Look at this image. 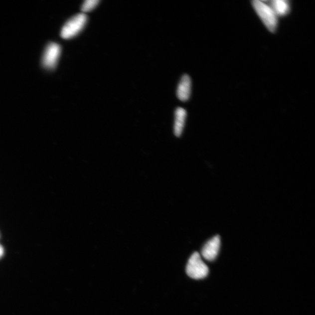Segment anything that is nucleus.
<instances>
[{"label": "nucleus", "instance_id": "obj_3", "mask_svg": "<svg viewBox=\"0 0 315 315\" xmlns=\"http://www.w3.org/2000/svg\"><path fill=\"white\" fill-rule=\"evenodd\" d=\"M187 275L190 278L198 280L206 277L209 273V269L203 260L200 255L195 252L191 256L186 266Z\"/></svg>", "mask_w": 315, "mask_h": 315}, {"label": "nucleus", "instance_id": "obj_1", "mask_svg": "<svg viewBox=\"0 0 315 315\" xmlns=\"http://www.w3.org/2000/svg\"><path fill=\"white\" fill-rule=\"evenodd\" d=\"M252 5L256 12L270 32L275 33L278 25V19L275 12L265 1L255 0Z\"/></svg>", "mask_w": 315, "mask_h": 315}, {"label": "nucleus", "instance_id": "obj_7", "mask_svg": "<svg viewBox=\"0 0 315 315\" xmlns=\"http://www.w3.org/2000/svg\"><path fill=\"white\" fill-rule=\"evenodd\" d=\"M186 116L185 109L181 108H178L176 109L174 123V133L176 137H180L182 134Z\"/></svg>", "mask_w": 315, "mask_h": 315}, {"label": "nucleus", "instance_id": "obj_6", "mask_svg": "<svg viewBox=\"0 0 315 315\" xmlns=\"http://www.w3.org/2000/svg\"><path fill=\"white\" fill-rule=\"evenodd\" d=\"M191 82L189 75H184L181 78L177 90V96L181 101H186L190 98Z\"/></svg>", "mask_w": 315, "mask_h": 315}, {"label": "nucleus", "instance_id": "obj_10", "mask_svg": "<svg viewBox=\"0 0 315 315\" xmlns=\"http://www.w3.org/2000/svg\"><path fill=\"white\" fill-rule=\"evenodd\" d=\"M3 254V249L1 245H0V257H1Z\"/></svg>", "mask_w": 315, "mask_h": 315}, {"label": "nucleus", "instance_id": "obj_4", "mask_svg": "<svg viewBox=\"0 0 315 315\" xmlns=\"http://www.w3.org/2000/svg\"><path fill=\"white\" fill-rule=\"evenodd\" d=\"M61 53V47L59 44L51 43L48 44L43 56L42 63L48 69H53L56 66Z\"/></svg>", "mask_w": 315, "mask_h": 315}, {"label": "nucleus", "instance_id": "obj_9", "mask_svg": "<svg viewBox=\"0 0 315 315\" xmlns=\"http://www.w3.org/2000/svg\"><path fill=\"white\" fill-rule=\"evenodd\" d=\"M99 2H100L99 0H86L82 5V11L83 12L91 11L98 5Z\"/></svg>", "mask_w": 315, "mask_h": 315}, {"label": "nucleus", "instance_id": "obj_5", "mask_svg": "<svg viewBox=\"0 0 315 315\" xmlns=\"http://www.w3.org/2000/svg\"><path fill=\"white\" fill-rule=\"evenodd\" d=\"M221 246V239L218 235L209 240L203 246L201 254L205 259L213 261L217 258Z\"/></svg>", "mask_w": 315, "mask_h": 315}, {"label": "nucleus", "instance_id": "obj_2", "mask_svg": "<svg viewBox=\"0 0 315 315\" xmlns=\"http://www.w3.org/2000/svg\"><path fill=\"white\" fill-rule=\"evenodd\" d=\"M87 22V16L84 13H78L72 17L61 29V37L68 39L76 36L83 30Z\"/></svg>", "mask_w": 315, "mask_h": 315}, {"label": "nucleus", "instance_id": "obj_8", "mask_svg": "<svg viewBox=\"0 0 315 315\" xmlns=\"http://www.w3.org/2000/svg\"><path fill=\"white\" fill-rule=\"evenodd\" d=\"M269 5L277 16H286L290 11V3L286 0H273L270 2Z\"/></svg>", "mask_w": 315, "mask_h": 315}]
</instances>
